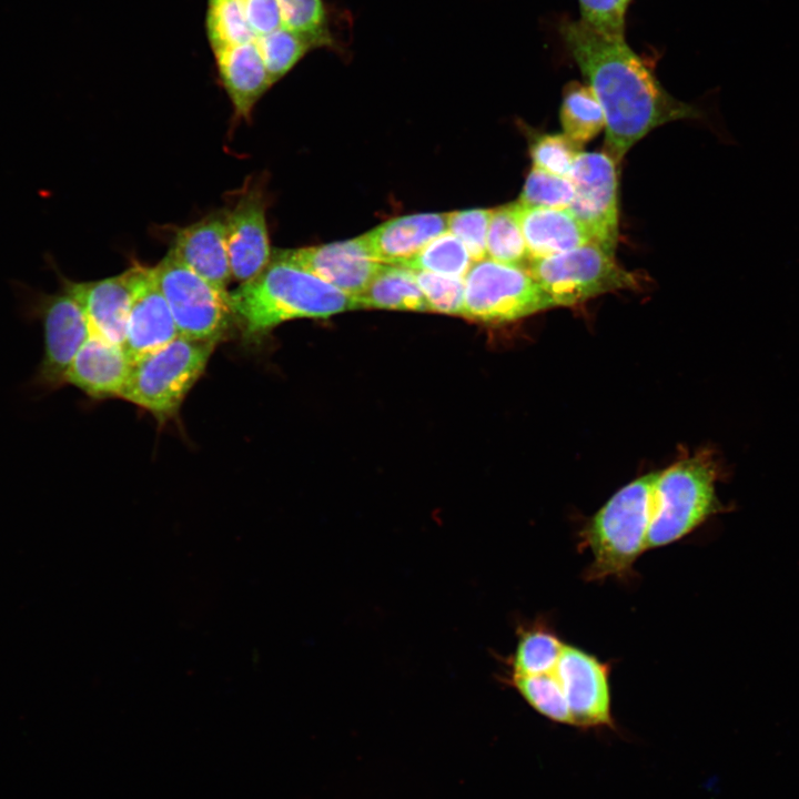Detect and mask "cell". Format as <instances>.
Returning <instances> with one entry per match:
<instances>
[{
    "mask_svg": "<svg viewBox=\"0 0 799 799\" xmlns=\"http://www.w3.org/2000/svg\"><path fill=\"white\" fill-rule=\"evenodd\" d=\"M492 210L474 209L447 214V232L456 236L472 261L487 259L486 237Z\"/></svg>",
    "mask_w": 799,
    "mask_h": 799,
    "instance_id": "33",
    "label": "cell"
},
{
    "mask_svg": "<svg viewBox=\"0 0 799 799\" xmlns=\"http://www.w3.org/2000/svg\"><path fill=\"white\" fill-rule=\"evenodd\" d=\"M153 272L180 336L215 344L226 336L234 322L229 293L218 291L170 251Z\"/></svg>",
    "mask_w": 799,
    "mask_h": 799,
    "instance_id": "9",
    "label": "cell"
},
{
    "mask_svg": "<svg viewBox=\"0 0 799 799\" xmlns=\"http://www.w3.org/2000/svg\"><path fill=\"white\" fill-rule=\"evenodd\" d=\"M473 263L463 243L452 233L445 232L402 266L413 271L465 277Z\"/></svg>",
    "mask_w": 799,
    "mask_h": 799,
    "instance_id": "28",
    "label": "cell"
},
{
    "mask_svg": "<svg viewBox=\"0 0 799 799\" xmlns=\"http://www.w3.org/2000/svg\"><path fill=\"white\" fill-rule=\"evenodd\" d=\"M630 0H578L580 21L595 31L624 38L625 16Z\"/></svg>",
    "mask_w": 799,
    "mask_h": 799,
    "instance_id": "34",
    "label": "cell"
},
{
    "mask_svg": "<svg viewBox=\"0 0 799 799\" xmlns=\"http://www.w3.org/2000/svg\"><path fill=\"white\" fill-rule=\"evenodd\" d=\"M245 17L255 39L283 27L277 0H242Z\"/></svg>",
    "mask_w": 799,
    "mask_h": 799,
    "instance_id": "35",
    "label": "cell"
},
{
    "mask_svg": "<svg viewBox=\"0 0 799 799\" xmlns=\"http://www.w3.org/2000/svg\"><path fill=\"white\" fill-rule=\"evenodd\" d=\"M128 271L131 304L122 346L133 362L170 343L179 333L153 267L135 263Z\"/></svg>",
    "mask_w": 799,
    "mask_h": 799,
    "instance_id": "13",
    "label": "cell"
},
{
    "mask_svg": "<svg viewBox=\"0 0 799 799\" xmlns=\"http://www.w3.org/2000/svg\"><path fill=\"white\" fill-rule=\"evenodd\" d=\"M14 285L24 313L39 321L43 330V354L33 383L44 391L58 390L65 384L75 355L91 334L89 321L79 302L61 286L55 293H47L22 283Z\"/></svg>",
    "mask_w": 799,
    "mask_h": 799,
    "instance_id": "7",
    "label": "cell"
},
{
    "mask_svg": "<svg viewBox=\"0 0 799 799\" xmlns=\"http://www.w3.org/2000/svg\"><path fill=\"white\" fill-rule=\"evenodd\" d=\"M131 364L122 345L91 332L67 373L65 384L93 400L120 398Z\"/></svg>",
    "mask_w": 799,
    "mask_h": 799,
    "instance_id": "18",
    "label": "cell"
},
{
    "mask_svg": "<svg viewBox=\"0 0 799 799\" xmlns=\"http://www.w3.org/2000/svg\"><path fill=\"white\" fill-rule=\"evenodd\" d=\"M525 269L556 306H573L601 294L639 285L635 274L594 242L548 257L529 260Z\"/></svg>",
    "mask_w": 799,
    "mask_h": 799,
    "instance_id": "6",
    "label": "cell"
},
{
    "mask_svg": "<svg viewBox=\"0 0 799 799\" xmlns=\"http://www.w3.org/2000/svg\"><path fill=\"white\" fill-rule=\"evenodd\" d=\"M169 251L218 291L229 293L232 274L224 214H211L178 229Z\"/></svg>",
    "mask_w": 799,
    "mask_h": 799,
    "instance_id": "16",
    "label": "cell"
},
{
    "mask_svg": "<svg viewBox=\"0 0 799 799\" xmlns=\"http://www.w3.org/2000/svg\"><path fill=\"white\" fill-rule=\"evenodd\" d=\"M271 82L285 77L314 47L303 37L282 27L255 40Z\"/></svg>",
    "mask_w": 799,
    "mask_h": 799,
    "instance_id": "29",
    "label": "cell"
},
{
    "mask_svg": "<svg viewBox=\"0 0 799 799\" xmlns=\"http://www.w3.org/2000/svg\"><path fill=\"white\" fill-rule=\"evenodd\" d=\"M224 221L232 279L243 283L259 274L272 257L265 198L257 185L241 193L224 213Z\"/></svg>",
    "mask_w": 799,
    "mask_h": 799,
    "instance_id": "14",
    "label": "cell"
},
{
    "mask_svg": "<svg viewBox=\"0 0 799 799\" xmlns=\"http://www.w3.org/2000/svg\"><path fill=\"white\" fill-rule=\"evenodd\" d=\"M609 665L596 656L565 644L556 666L573 726L579 729L616 730L611 714Z\"/></svg>",
    "mask_w": 799,
    "mask_h": 799,
    "instance_id": "11",
    "label": "cell"
},
{
    "mask_svg": "<svg viewBox=\"0 0 799 799\" xmlns=\"http://www.w3.org/2000/svg\"><path fill=\"white\" fill-rule=\"evenodd\" d=\"M229 306L244 338L254 342L290 320L357 310L354 296L273 256L259 274L229 292Z\"/></svg>",
    "mask_w": 799,
    "mask_h": 799,
    "instance_id": "2",
    "label": "cell"
},
{
    "mask_svg": "<svg viewBox=\"0 0 799 799\" xmlns=\"http://www.w3.org/2000/svg\"><path fill=\"white\" fill-rule=\"evenodd\" d=\"M415 277L428 311L462 315L465 297L464 277L424 271H415Z\"/></svg>",
    "mask_w": 799,
    "mask_h": 799,
    "instance_id": "31",
    "label": "cell"
},
{
    "mask_svg": "<svg viewBox=\"0 0 799 799\" xmlns=\"http://www.w3.org/2000/svg\"><path fill=\"white\" fill-rule=\"evenodd\" d=\"M486 250L487 259L495 262L523 266L526 261H529L514 203L492 210Z\"/></svg>",
    "mask_w": 799,
    "mask_h": 799,
    "instance_id": "27",
    "label": "cell"
},
{
    "mask_svg": "<svg viewBox=\"0 0 799 799\" xmlns=\"http://www.w3.org/2000/svg\"><path fill=\"white\" fill-rule=\"evenodd\" d=\"M45 260L55 271L60 286L82 306L91 332L123 345L131 304L129 271L101 280L77 282L61 274L51 256Z\"/></svg>",
    "mask_w": 799,
    "mask_h": 799,
    "instance_id": "15",
    "label": "cell"
},
{
    "mask_svg": "<svg viewBox=\"0 0 799 799\" xmlns=\"http://www.w3.org/2000/svg\"><path fill=\"white\" fill-rule=\"evenodd\" d=\"M567 49L605 113V153L619 163L655 128L699 111L671 97L625 38L604 36L587 24L560 27Z\"/></svg>",
    "mask_w": 799,
    "mask_h": 799,
    "instance_id": "1",
    "label": "cell"
},
{
    "mask_svg": "<svg viewBox=\"0 0 799 799\" xmlns=\"http://www.w3.org/2000/svg\"><path fill=\"white\" fill-rule=\"evenodd\" d=\"M272 256L291 263L342 292L362 294L382 263L372 260L360 237L316 246L276 250Z\"/></svg>",
    "mask_w": 799,
    "mask_h": 799,
    "instance_id": "12",
    "label": "cell"
},
{
    "mask_svg": "<svg viewBox=\"0 0 799 799\" xmlns=\"http://www.w3.org/2000/svg\"><path fill=\"white\" fill-rule=\"evenodd\" d=\"M215 346L179 335L132 362L120 398L148 411L159 423L173 418L203 374Z\"/></svg>",
    "mask_w": 799,
    "mask_h": 799,
    "instance_id": "5",
    "label": "cell"
},
{
    "mask_svg": "<svg viewBox=\"0 0 799 799\" xmlns=\"http://www.w3.org/2000/svg\"><path fill=\"white\" fill-rule=\"evenodd\" d=\"M510 685L523 699L543 717L563 725L573 726L565 694L556 668L540 675H507Z\"/></svg>",
    "mask_w": 799,
    "mask_h": 799,
    "instance_id": "25",
    "label": "cell"
},
{
    "mask_svg": "<svg viewBox=\"0 0 799 799\" xmlns=\"http://www.w3.org/2000/svg\"><path fill=\"white\" fill-rule=\"evenodd\" d=\"M358 309L428 311L415 271L383 264L366 290L355 296Z\"/></svg>",
    "mask_w": 799,
    "mask_h": 799,
    "instance_id": "21",
    "label": "cell"
},
{
    "mask_svg": "<svg viewBox=\"0 0 799 799\" xmlns=\"http://www.w3.org/2000/svg\"><path fill=\"white\" fill-rule=\"evenodd\" d=\"M559 118L564 134L578 146L594 139L606 124L604 110L591 88L576 81L564 89Z\"/></svg>",
    "mask_w": 799,
    "mask_h": 799,
    "instance_id": "23",
    "label": "cell"
},
{
    "mask_svg": "<svg viewBox=\"0 0 799 799\" xmlns=\"http://www.w3.org/2000/svg\"><path fill=\"white\" fill-rule=\"evenodd\" d=\"M445 232L447 214L422 213L392 219L358 237L372 260L404 265Z\"/></svg>",
    "mask_w": 799,
    "mask_h": 799,
    "instance_id": "17",
    "label": "cell"
},
{
    "mask_svg": "<svg viewBox=\"0 0 799 799\" xmlns=\"http://www.w3.org/2000/svg\"><path fill=\"white\" fill-rule=\"evenodd\" d=\"M718 477L719 466L709 451L657 472L647 550L677 543L727 510L716 493Z\"/></svg>",
    "mask_w": 799,
    "mask_h": 799,
    "instance_id": "4",
    "label": "cell"
},
{
    "mask_svg": "<svg viewBox=\"0 0 799 799\" xmlns=\"http://www.w3.org/2000/svg\"><path fill=\"white\" fill-rule=\"evenodd\" d=\"M615 164L605 152H579L569 175L575 194L568 210L588 232L591 242L611 254L618 239Z\"/></svg>",
    "mask_w": 799,
    "mask_h": 799,
    "instance_id": "10",
    "label": "cell"
},
{
    "mask_svg": "<svg viewBox=\"0 0 799 799\" xmlns=\"http://www.w3.org/2000/svg\"><path fill=\"white\" fill-rule=\"evenodd\" d=\"M657 472L636 478L618 489L579 532V548L591 555L584 577L598 581L625 578L647 550Z\"/></svg>",
    "mask_w": 799,
    "mask_h": 799,
    "instance_id": "3",
    "label": "cell"
},
{
    "mask_svg": "<svg viewBox=\"0 0 799 799\" xmlns=\"http://www.w3.org/2000/svg\"><path fill=\"white\" fill-rule=\"evenodd\" d=\"M205 33L212 52L256 40L242 0H208Z\"/></svg>",
    "mask_w": 799,
    "mask_h": 799,
    "instance_id": "26",
    "label": "cell"
},
{
    "mask_svg": "<svg viewBox=\"0 0 799 799\" xmlns=\"http://www.w3.org/2000/svg\"><path fill=\"white\" fill-rule=\"evenodd\" d=\"M465 281L462 315L485 323H507L556 307L523 266L485 259L473 263Z\"/></svg>",
    "mask_w": 799,
    "mask_h": 799,
    "instance_id": "8",
    "label": "cell"
},
{
    "mask_svg": "<svg viewBox=\"0 0 799 799\" xmlns=\"http://www.w3.org/2000/svg\"><path fill=\"white\" fill-rule=\"evenodd\" d=\"M277 3L284 28L306 39L314 49H341L324 0H277Z\"/></svg>",
    "mask_w": 799,
    "mask_h": 799,
    "instance_id": "24",
    "label": "cell"
},
{
    "mask_svg": "<svg viewBox=\"0 0 799 799\" xmlns=\"http://www.w3.org/2000/svg\"><path fill=\"white\" fill-rule=\"evenodd\" d=\"M565 643L542 623L518 629L514 654L508 658V675L529 676L554 670Z\"/></svg>",
    "mask_w": 799,
    "mask_h": 799,
    "instance_id": "22",
    "label": "cell"
},
{
    "mask_svg": "<svg viewBox=\"0 0 799 799\" xmlns=\"http://www.w3.org/2000/svg\"><path fill=\"white\" fill-rule=\"evenodd\" d=\"M574 194V185L569 179L533 166L518 202L535 208L568 209Z\"/></svg>",
    "mask_w": 799,
    "mask_h": 799,
    "instance_id": "30",
    "label": "cell"
},
{
    "mask_svg": "<svg viewBox=\"0 0 799 799\" xmlns=\"http://www.w3.org/2000/svg\"><path fill=\"white\" fill-rule=\"evenodd\" d=\"M213 55L234 114L249 120L257 101L273 85L256 42L220 49Z\"/></svg>",
    "mask_w": 799,
    "mask_h": 799,
    "instance_id": "19",
    "label": "cell"
},
{
    "mask_svg": "<svg viewBox=\"0 0 799 799\" xmlns=\"http://www.w3.org/2000/svg\"><path fill=\"white\" fill-rule=\"evenodd\" d=\"M579 146L565 134H542L530 145L534 168L569 179Z\"/></svg>",
    "mask_w": 799,
    "mask_h": 799,
    "instance_id": "32",
    "label": "cell"
},
{
    "mask_svg": "<svg viewBox=\"0 0 799 799\" xmlns=\"http://www.w3.org/2000/svg\"><path fill=\"white\" fill-rule=\"evenodd\" d=\"M529 260L548 257L586 243L591 239L568 209H548L514 203Z\"/></svg>",
    "mask_w": 799,
    "mask_h": 799,
    "instance_id": "20",
    "label": "cell"
}]
</instances>
